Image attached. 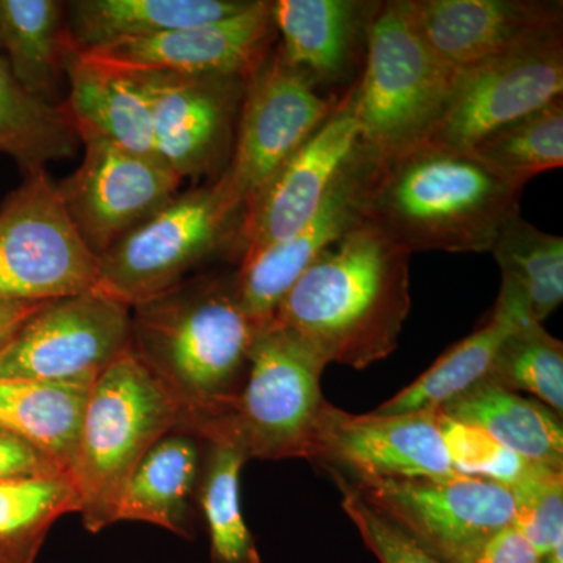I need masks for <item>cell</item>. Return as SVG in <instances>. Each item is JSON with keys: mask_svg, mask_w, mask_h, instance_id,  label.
Wrapping results in <instances>:
<instances>
[{"mask_svg": "<svg viewBox=\"0 0 563 563\" xmlns=\"http://www.w3.org/2000/svg\"><path fill=\"white\" fill-rule=\"evenodd\" d=\"M258 329L235 273L198 277L132 307L131 351L179 406V429L201 439L231 420Z\"/></svg>", "mask_w": 563, "mask_h": 563, "instance_id": "6da1fadb", "label": "cell"}, {"mask_svg": "<svg viewBox=\"0 0 563 563\" xmlns=\"http://www.w3.org/2000/svg\"><path fill=\"white\" fill-rule=\"evenodd\" d=\"M410 255L365 220L318 255L272 322L298 335L325 365L363 369L383 361L409 317Z\"/></svg>", "mask_w": 563, "mask_h": 563, "instance_id": "7a4b0ae2", "label": "cell"}, {"mask_svg": "<svg viewBox=\"0 0 563 563\" xmlns=\"http://www.w3.org/2000/svg\"><path fill=\"white\" fill-rule=\"evenodd\" d=\"M521 191L472 151L426 141L379 163L365 218L410 254L490 252L520 214Z\"/></svg>", "mask_w": 563, "mask_h": 563, "instance_id": "3957f363", "label": "cell"}, {"mask_svg": "<svg viewBox=\"0 0 563 563\" xmlns=\"http://www.w3.org/2000/svg\"><path fill=\"white\" fill-rule=\"evenodd\" d=\"M180 409L129 346L92 384L69 477L88 532L117 523L122 492L141 459L179 428Z\"/></svg>", "mask_w": 563, "mask_h": 563, "instance_id": "277c9868", "label": "cell"}, {"mask_svg": "<svg viewBox=\"0 0 563 563\" xmlns=\"http://www.w3.org/2000/svg\"><path fill=\"white\" fill-rule=\"evenodd\" d=\"M365 35V69L352 87L358 144L383 163L428 141L448 109L457 70L426 44L404 0L377 3Z\"/></svg>", "mask_w": 563, "mask_h": 563, "instance_id": "5b68a950", "label": "cell"}, {"mask_svg": "<svg viewBox=\"0 0 563 563\" xmlns=\"http://www.w3.org/2000/svg\"><path fill=\"white\" fill-rule=\"evenodd\" d=\"M243 214L225 202L214 181L177 195L99 255L92 292L129 309L165 295L224 247L240 252Z\"/></svg>", "mask_w": 563, "mask_h": 563, "instance_id": "8992f818", "label": "cell"}, {"mask_svg": "<svg viewBox=\"0 0 563 563\" xmlns=\"http://www.w3.org/2000/svg\"><path fill=\"white\" fill-rule=\"evenodd\" d=\"M325 363L295 333L268 322L258 329L246 383L231 417L247 459L312 461L325 399Z\"/></svg>", "mask_w": 563, "mask_h": 563, "instance_id": "52a82bcc", "label": "cell"}, {"mask_svg": "<svg viewBox=\"0 0 563 563\" xmlns=\"http://www.w3.org/2000/svg\"><path fill=\"white\" fill-rule=\"evenodd\" d=\"M99 257L70 220L46 169L0 207V301L43 303L95 290Z\"/></svg>", "mask_w": 563, "mask_h": 563, "instance_id": "ba28073f", "label": "cell"}, {"mask_svg": "<svg viewBox=\"0 0 563 563\" xmlns=\"http://www.w3.org/2000/svg\"><path fill=\"white\" fill-rule=\"evenodd\" d=\"M340 99L324 98L279 47L247 77L231 161L214 180L232 209L243 211L285 162L331 117Z\"/></svg>", "mask_w": 563, "mask_h": 563, "instance_id": "9c48e42d", "label": "cell"}, {"mask_svg": "<svg viewBox=\"0 0 563 563\" xmlns=\"http://www.w3.org/2000/svg\"><path fill=\"white\" fill-rule=\"evenodd\" d=\"M343 479L442 563H474L514 525L512 492L481 477Z\"/></svg>", "mask_w": 563, "mask_h": 563, "instance_id": "30bf717a", "label": "cell"}, {"mask_svg": "<svg viewBox=\"0 0 563 563\" xmlns=\"http://www.w3.org/2000/svg\"><path fill=\"white\" fill-rule=\"evenodd\" d=\"M129 346V307L92 291L44 302L0 347V379L95 384Z\"/></svg>", "mask_w": 563, "mask_h": 563, "instance_id": "8fae6325", "label": "cell"}, {"mask_svg": "<svg viewBox=\"0 0 563 563\" xmlns=\"http://www.w3.org/2000/svg\"><path fill=\"white\" fill-rule=\"evenodd\" d=\"M563 33H550L455 73L453 95L428 143L472 150L477 141L562 98Z\"/></svg>", "mask_w": 563, "mask_h": 563, "instance_id": "7c38bea8", "label": "cell"}, {"mask_svg": "<svg viewBox=\"0 0 563 563\" xmlns=\"http://www.w3.org/2000/svg\"><path fill=\"white\" fill-rule=\"evenodd\" d=\"M84 161L57 184L70 220L96 255L169 206L181 177L157 155L84 139Z\"/></svg>", "mask_w": 563, "mask_h": 563, "instance_id": "4fadbf2b", "label": "cell"}, {"mask_svg": "<svg viewBox=\"0 0 563 563\" xmlns=\"http://www.w3.org/2000/svg\"><path fill=\"white\" fill-rule=\"evenodd\" d=\"M131 77L150 103L158 157L181 179H218L231 161L247 77Z\"/></svg>", "mask_w": 563, "mask_h": 563, "instance_id": "5bb4252c", "label": "cell"}, {"mask_svg": "<svg viewBox=\"0 0 563 563\" xmlns=\"http://www.w3.org/2000/svg\"><path fill=\"white\" fill-rule=\"evenodd\" d=\"M312 461L346 479H451L439 413L354 415L325 402L314 435Z\"/></svg>", "mask_w": 563, "mask_h": 563, "instance_id": "9a60e30c", "label": "cell"}, {"mask_svg": "<svg viewBox=\"0 0 563 563\" xmlns=\"http://www.w3.org/2000/svg\"><path fill=\"white\" fill-rule=\"evenodd\" d=\"M274 36L272 2L252 0L242 13L222 21L76 52L125 76L250 77L272 52Z\"/></svg>", "mask_w": 563, "mask_h": 563, "instance_id": "2e32d148", "label": "cell"}, {"mask_svg": "<svg viewBox=\"0 0 563 563\" xmlns=\"http://www.w3.org/2000/svg\"><path fill=\"white\" fill-rule=\"evenodd\" d=\"M377 166L379 162L358 144L321 206L298 232L240 262L235 273L240 301L258 328L272 322L284 296L318 255L366 220V198Z\"/></svg>", "mask_w": 563, "mask_h": 563, "instance_id": "e0dca14e", "label": "cell"}, {"mask_svg": "<svg viewBox=\"0 0 563 563\" xmlns=\"http://www.w3.org/2000/svg\"><path fill=\"white\" fill-rule=\"evenodd\" d=\"M361 129L352 87L331 117L285 162L244 210L240 262L299 231L321 206L333 180L358 147Z\"/></svg>", "mask_w": 563, "mask_h": 563, "instance_id": "ac0fdd59", "label": "cell"}, {"mask_svg": "<svg viewBox=\"0 0 563 563\" xmlns=\"http://www.w3.org/2000/svg\"><path fill=\"white\" fill-rule=\"evenodd\" d=\"M415 29L448 68L462 70L562 31V2L404 0Z\"/></svg>", "mask_w": 563, "mask_h": 563, "instance_id": "d6986e66", "label": "cell"}, {"mask_svg": "<svg viewBox=\"0 0 563 563\" xmlns=\"http://www.w3.org/2000/svg\"><path fill=\"white\" fill-rule=\"evenodd\" d=\"M203 444L184 429L162 437L122 492L118 521H143L192 539Z\"/></svg>", "mask_w": 563, "mask_h": 563, "instance_id": "ffe728a7", "label": "cell"}, {"mask_svg": "<svg viewBox=\"0 0 563 563\" xmlns=\"http://www.w3.org/2000/svg\"><path fill=\"white\" fill-rule=\"evenodd\" d=\"M65 74V107L80 141L102 139L136 154L157 155L150 103L133 77L84 60L76 49L66 57Z\"/></svg>", "mask_w": 563, "mask_h": 563, "instance_id": "44dd1931", "label": "cell"}, {"mask_svg": "<svg viewBox=\"0 0 563 563\" xmlns=\"http://www.w3.org/2000/svg\"><path fill=\"white\" fill-rule=\"evenodd\" d=\"M376 5L355 0L272 2L282 57L314 84L339 79L350 65L358 31H365Z\"/></svg>", "mask_w": 563, "mask_h": 563, "instance_id": "7402d4cb", "label": "cell"}, {"mask_svg": "<svg viewBox=\"0 0 563 563\" xmlns=\"http://www.w3.org/2000/svg\"><path fill=\"white\" fill-rule=\"evenodd\" d=\"M252 0H76L66 3L74 49L150 38L235 16Z\"/></svg>", "mask_w": 563, "mask_h": 563, "instance_id": "603a6c76", "label": "cell"}, {"mask_svg": "<svg viewBox=\"0 0 563 563\" xmlns=\"http://www.w3.org/2000/svg\"><path fill=\"white\" fill-rule=\"evenodd\" d=\"M490 252L503 276L495 309L543 324L563 301L562 236L518 214L504 225Z\"/></svg>", "mask_w": 563, "mask_h": 563, "instance_id": "cb8c5ba5", "label": "cell"}, {"mask_svg": "<svg viewBox=\"0 0 563 563\" xmlns=\"http://www.w3.org/2000/svg\"><path fill=\"white\" fill-rule=\"evenodd\" d=\"M437 412L483 429L526 461L563 470L562 418L537 399L485 380Z\"/></svg>", "mask_w": 563, "mask_h": 563, "instance_id": "d4e9b609", "label": "cell"}, {"mask_svg": "<svg viewBox=\"0 0 563 563\" xmlns=\"http://www.w3.org/2000/svg\"><path fill=\"white\" fill-rule=\"evenodd\" d=\"M91 387L0 379V428L33 444L69 476Z\"/></svg>", "mask_w": 563, "mask_h": 563, "instance_id": "484cf974", "label": "cell"}, {"mask_svg": "<svg viewBox=\"0 0 563 563\" xmlns=\"http://www.w3.org/2000/svg\"><path fill=\"white\" fill-rule=\"evenodd\" d=\"M65 13L55 0H0V52L20 84L51 102L74 49Z\"/></svg>", "mask_w": 563, "mask_h": 563, "instance_id": "4316f807", "label": "cell"}, {"mask_svg": "<svg viewBox=\"0 0 563 563\" xmlns=\"http://www.w3.org/2000/svg\"><path fill=\"white\" fill-rule=\"evenodd\" d=\"M79 141L65 103L29 91L0 52V152L29 176L46 169L47 163L73 157Z\"/></svg>", "mask_w": 563, "mask_h": 563, "instance_id": "83f0119b", "label": "cell"}, {"mask_svg": "<svg viewBox=\"0 0 563 563\" xmlns=\"http://www.w3.org/2000/svg\"><path fill=\"white\" fill-rule=\"evenodd\" d=\"M514 325V317L493 309L483 328L450 347L428 372L393 396L374 413L435 412L444 404L488 380L496 351Z\"/></svg>", "mask_w": 563, "mask_h": 563, "instance_id": "f1b7e54d", "label": "cell"}, {"mask_svg": "<svg viewBox=\"0 0 563 563\" xmlns=\"http://www.w3.org/2000/svg\"><path fill=\"white\" fill-rule=\"evenodd\" d=\"M202 444L198 504L209 528L211 563H262L240 503V474L250 459L231 437Z\"/></svg>", "mask_w": 563, "mask_h": 563, "instance_id": "f546056e", "label": "cell"}, {"mask_svg": "<svg viewBox=\"0 0 563 563\" xmlns=\"http://www.w3.org/2000/svg\"><path fill=\"white\" fill-rule=\"evenodd\" d=\"M79 512L68 474L0 484V563H35L52 526Z\"/></svg>", "mask_w": 563, "mask_h": 563, "instance_id": "4dcf8cb0", "label": "cell"}, {"mask_svg": "<svg viewBox=\"0 0 563 563\" xmlns=\"http://www.w3.org/2000/svg\"><path fill=\"white\" fill-rule=\"evenodd\" d=\"M493 174L521 188L563 165V98L477 141L470 150Z\"/></svg>", "mask_w": 563, "mask_h": 563, "instance_id": "1f68e13d", "label": "cell"}, {"mask_svg": "<svg viewBox=\"0 0 563 563\" xmlns=\"http://www.w3.org/2000/svg\"><path fill=\"white\" fill-rule=\"evenodd\" d=\"M512 317V314H510ZM488 383L506 390L528 393L537 401L563 413V344L544 331L543 324L514 317V325L504 336Z\"/></svg>", "mask_w": 563, "mask_h": 563, "instance_id": "d6a6232c", "label": "cell"}, {"mask_svg": "<svg viewBox=\"0 0 563 563\" xmlns=\"http://www.w3.org/2000/svg\"><path fill=\"white\" fill-rule=\"evenodd\" d=\"M514 495V526L540 559L563 547V470L531 462Z\"/></svg>", "mask_w": 563, "mask_h": 563, "instance_id": "836d02e7", "label": "cell"}, {"mask_svg": "<svg viewBox=\"0 0 563 563\" xmlns=\"http://www.w3.org/2000/svg\"><path fill=\"white\" fill-rule=\"evenodd\" d=\"M437 413L451 465L463 476L481 477L510 488L531 465V462L504 446L483 429Z\"/></svg>", "mask_w": 563, "mask_h": 563, "instance_id": "e575fe53", "label": "cell"}, {"mask_svg": "<svg viewBox=\"0 0 563 563\" xmlns=\"http://www.w3.org/2000/svg\"><path fill=\"white\" fill-rule=\"evenodd\" d=\"M342 493L344 514L350 517L363 542L380 563H442L426 551L401 526L385 517L340 474L331 473Z\"/></svg>", "mask_w": 563, "mask_h": 563, "instance_id": "d590c367", "label": "cell"}, {"mask_svg": "<svg viewBox=\"0 0 563 563\" xmlns=\"http://www.w3.org/2000/svg\"><path fill=\"white\" fill-rule=\"evenodd\" d=\"M65 474L33 444L0 428V484Z\"/></svg>", "mask_w": 563, "mask_h": 563, "instance_id": "8d00e7d4", "label": "cell"}, {"mask_svg": "<svg viewBox=\"0 0 563 563\" xmlns=\"http://www.w3.org/2000/svg\"><path fill=\"white\" fill-rule=\"evenodd\" d=\"M474 563H540L531 542L510 525L485 544Z\"/></svg>", "mask_w": 563, "mask_h": 563, "instance_id": "74e56055", "label": "cell"}, {"mask_svg": "<svg viewBox=\"0 0 563 563\" xmlns=\"http://www.w3.org/2000/svg\"><path fill=\"white\" fill-rule=\"evenodd\" d=\"M43 303L0 301V347Z\"/></svg>", "mask_w": 563, "mask_h": 563, "instance_id": "f35d334b", "label": "cell"}]
</instances>
